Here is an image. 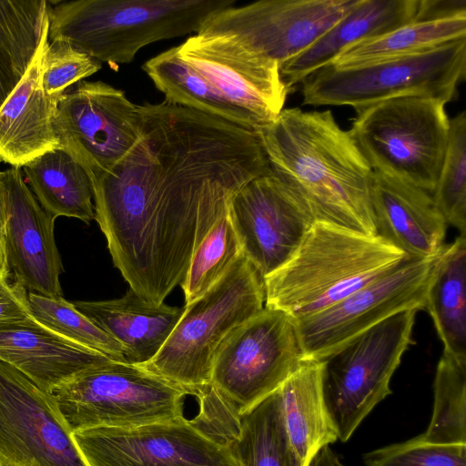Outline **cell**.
I'll list each match as a JSON object with an SVG mask.
<instances>
[{
	"label": "cell",
	"mask_w": 466,
	"mask_h": 466,
	"mask_svg": "<svg viewBox=\"0 0 466 466\" xmlns=\"http://www.w3.org/2000/svg\"><path fill=\"white\" fill-rule=\"evenodd\" d=\"M465 37L466 14L413 21L347 46L329 65L336 68L357 67L423 52Z\"/></svg>",
	"instance_id": "cell-28"
},
{
	"label": "cell",
	"mask_w": 466,
	"mask_h": 466,
	"mask_svg": "<svg viewBox=\"0 0 466 466\" xmlns=\"http://www.w3.org/2000/svg\"><path fill=\"white\" fill-rule=\"evenodd\" d=\"M307 360L295 319L264 306L219 346L208 387L239 419L278 390Z\"/></svg>",
	"instance_id": "cell-10"
},
{
	"label": "cell",
	"mask_w": 466,
	"mask_h": 466,
	"mask_svg": "<svg viewBox=\"0 0 466 466\" xmlns=\"http://www.w3.org/2000/svg\"><path fill=\"white\" fill-rule=\"evenodd\" d=\"M21 169L36 200L53 218H74L86 224L95 219L91 178L68 153L46 152Z\"/></svg>",
	"instance_id": "cell-26"
},
{
	"label": "cell",
	"mask_w": 466,
	"mask_h": 466,
	"mask_svg": "<svg viewBox=\"0 0 466 466\" xmlns=\"http://www.w3.org/2000/svg\"><path fill=\"white\" fill-rule=\"evenodd\" d=\"M419 4L420 0H357L329 30L280 66L288 92L329 65L347 46L415 21Z\"/></svg>",
	"instance_id": "cell-22"
},
{
	"label": "cell",
	"mask_w": 466,
	"mask_h": 466,
	"mask_svg": "<svg viewBox=\"0 0 466 466\" xmlns=\"http://www.w3.org/2000/svg\"><path fill=\"white\" fill-rule=\"evenodd\" d=\"M101 67V62L70 44L48 40L42 61V86L46 95L60 98L67 87Z\"/></svg>",
	"instance_id": "cell-36"
},
{
	"label": "cell",
	"mask_w": 466,
	"mask_h": 466,
	"mask_svg": "<svg viewBox=\"0 0 466 466\" xmlns=\"http://www.w3.org/2000/svg\"><path fill=\"white\" fill-rule=\"evenodd\" d=\"M264 281L243 255L185 311L159 352L139 365L197 396L210 382L219 346L238 326L262 310Z\"/></svg>",
	"instance_id": "cell-5"
},
{
	"label": "cell",
	"mask_w": 466,
	"mask_h": 466,
	"mask_svg": "<svg viewBox=\"0 0 466 466\" xmlns=\"http://www.w3.org/2000/svg\"><path fill=\"white\" fill-rule=\"evenodd\" d=\"M466 14V0H420L415 21L434 20Z\"/></svg>",
	"instance_id": "cell-38"
},
{
	"label": "cell",
	"mask_w": 466,
	"mask_h": 466,
	"mask_svg": "<svg viewBox=\"0 0 466 466\" xmlns=\"http://www.w3.org/2000/svg\"><path fill=\"white\" fill-rule=\"evenodd\" d=\"M230 442L241 466H303L289 438L279 389L241 415Z\"/></svg>",
	"instance_id": "cell-29"
},
{
	"label": "cell",
	"mask_w": 466,
	"mask_h": 466,
	"mask_svg": "<svg viewBox=\"0 0 466 466\" xmlns=\"http://www.w3.org/2000/svg\"><path fill=\"white\" fill-rule=\"evenodd\" d=\"M446 104L421 95L380 101L356 110L348 132L374 171L432 194L449 137Z\"/></svg>",
	"instance_id": "cell-6"
},
{
	"label": "cell",
	"mask_w": 466,
	"mask_h": 466,
	"mask_svg": "<svg viewBox=\"0 0 466 466\" xmlns=\"http://www.w3.org/2000/svg\"><path fill=\"white\" fill-rule=\"evenodd\" d=\"M365 466H466V444H436L420 435L370 451Z\"/></svg>",
	"instance_id": "cell-35"
},
{
	"label": "cell",
	"mask_w": 466,
	"mask_h": 466,
	"mask_svg": "<svg viewBox=\"0 0 466 466\" xmlns=\"http://www.w3.org/2000/svg\"><path fill=\"white\" fill-rule=\"evenodd\" d=\"M433 390L432 417L420 436L431 443L466 444V358L443 352Z\"/></svg>",
	"instance_id": "cell-31"
},
{
	"label": "cell",
	"mask_w": 466,
	"mask_h": 466,
	"mask_svg": "<svg viewBox=\"0 0 466 466\" xmlns=\"http://www.w3.org/2000/svg\"><path fill=\"white\" fill-rule=\"evenodd\" d=\"M0 466H18V465L0 457Z\"/></svg>",
	"instance_id": "cell-41"
},
{
	"label": "cell",
	"mask_w": 466,
	"mask_h": 466,
	"mask_svg": "<svg viewBox=\"0 0 466 466\" xmlns=\"http://www.w3.org/2000/svg\"><path fill=\"white\" fill-rule=\"evenodd\" d=\"M138 109V141L92 181L95 219L129 289L160 304L233 196L271 169L253 129L165 101Z\"/></svg>",
	"instance_id": "cell-1"
},
{
	"label": "cell",
	"mask_w": 466,
	"mask_h": 466,
	"mask_svg": "<svg viewBox=\"0 0 466 466\" xmlns=\"http://www.w3.org/2000/svg\"><path fill=\"white\" fill-rule=\"evenodd\" d=\"M443 352L466 358V235L443 245L431 266L425 307Z\"/></svg>",
	"instance_id": "cell-25"
},
{
	"label": "cell",
	"mask_w": 466,
	"mask_h": 466,
	"mask_svg": "<svg viewBox=\"0 0 466 466\" xmlns=\"http://www.w3.org/2000/svg\"><path fill=\"white\" fill-rule=\"evenodd\" d=\"M46 15L34 58L15 89L0 106V162L14 167L46 152L61 149L56 130L59 97L46 94L42 61L48 43Z\"/></svg>",
	"instance_id": "cell-20"
},
{
	"label": "cell",
	"mask_w": 466,
	"mask_h": 466,
	"mask_svg": "<svg viewBox=\"0 0 466 466\" xmlns=\"http://www.w3.org/2000/svg\"><path fill=\"white\" fill-rule=\"evenodd\" d=\"M336 466H344L338 459V461H336Z\"/></svg>",
	"instance_id": "cell-42"
},
{
	"label": "cell",
	"mask_w": 466,
	"mask_h": 466,
	"mask_svg": "<svg viewBox=\"0 0 466 466\" xmlns=\"http://www.w3.org/2000/svg\"><path fill=\"white\" fill-rule=\"evenodd\" d=\"M30 316L62 337L97 351L112 360L125 361L120 344L63 297L53 299L28 292Z\"/></svg>",
	"instance_id": "cell-33"
},
{
	"label": "cell",
	"mask_w": 466,
	"mask_h": 466,
	"mask_svg": "<svg viewBox=\"0 0 466 466\" xmlns=\"http://www.w3.org/2000/svg\"><path fill=\"white\" fill-rule=\"evenodd\" d=\"M76 308L117 341L125 361L143 365L161 350L185 307L153 304L131 289L121 298L76 301Z\"/></svg>",
	"instance_id": "cell-23"
},
{
	"label": "cell",
	"mask_w": 466,
	"mask_h": 466,
	"mask_svg": "<svg viewBox=\"0 0 466 466\" xmlns=\"http://www.w3.org/2000/svg\"><path fill=\"white\" fill-rule=\"evenodd\" d=\"M241 254V245L228 212L213 226L191 258L180 283L185 306L214 287Z\"/></svg>",
	"instance_id": "cell-32"
},
{
	"label": "cell",
	"mask_w": 466,
	"mask_h": 466,
	"mask_svg": "<svg viewBox=\"0 0 466 466\" xmlns=\"http://www.w3.org/2000/svg\"><path fill=\"white\" fill-rule=\"evenodd\" d=\"M9 279L0 274V321L30 316L28 291L17 282L10 283Z\"/></svg>",
	"instance_id": "cell-37"
},
{
	"label": "cell",
	"mask_w": 466,
	"mask_h": 466,
	"mask_svg": "<svg viewBox=\"0 0 466 466\" xmlns=\"http://www.w3.org/2000/svg\"><path fill=\"white\" fill-rule=\"evenodd\" d=\"M418 309L398 312L319 360L327 413L347 441L372 409L391 393L390 379L410 344Z\"/></svg>",
	"instance_id": "cell-8"
},
{
	"label": "cell",
	"mask_w": 466,
	"mask_h": 466,
	"mask_svg": "<svg viewBox=\"0 0 466 466\" xmlns=\"http://www.w3.org/2000/svg\"><path fill=\"white\" fill-rule=\"evenodd\" d=\"M177 49L185 62L258 127L272 122L283 110L289 92L277 63L220 36L195 34Z\"/></svg>",
	"instance_id": "cell-17"
},
{
	"label": "cell",
	"mask_w": 466,
	"mask_h": 466,
	"mask_svg": "<svg viewBox=\"0 0 466 466\" xmlns=\"http://www.w3.org/2000/svg\"><path fill=\"white\" fill-rule=\"evenodd\" d=\"M371 204L377 236L409 258L438 256L447 223L431 193L373 170Z\"/></svg>",
	"instance_id": "cell-21"
},
{
	"label": "cell",
	"mask_w": 466,
	"mask_h": 466,
	"mask_svg": "<svg viewBox=\"0 0 466 466\" xmlns=\"http://www.w3.org/2000/svg\"><path fill=\"white\" fill-rule=\"evenodd\" d=\"M140 113L125 93L101 81H80L58 101L61 149L94 181L110 172L140 137Z\"/></svg>",
	"instance_id": "cell-13"
},
{
	"label": "cell",
	"mask_w": 466,
	"mask_h": 466,
	"mask_svg": "<svg viewBox=\"0 0 466 466\" xmlns=\"http://www.w3.org/2000/svg\"><path fill=\"white\" fill-rule=\"evenodd\" d=\"M434 204L447 224L466 235V112L450 119L445 155L435 188Z\"/></svg>",
	"instance_id": "cell-34"
},
{
	"label": "cell",
	"mask_w": 466,
	"mask_h": 466,
	"mask_svg": "<svg viewBox=\"0 0 466 466\" xmlns=\"http://www.w3.org/2000/svg\"><path fill=\"white\" fill-rule=\"evenodd\" d=\"M434 259L406 256L390 270L336 304L295 319L306 358L321 360L398 312L424 309Z\"/></svg>",
	"instance_id": "cell-14"
},
{
	"label": "cell",
	"mask_w": 466,
	"mask_h": 466,
	"mask_svg": "<svg viewBox=\"0 0 466 466\" xmlns=\"http://www.w3.org/2000/svg\"><path fill=\"white\" fill-rule=\"evenodd\" d=\"M142 69L165 95V102L223 118L248 129L258 127L244 111L230 104L200 73L185 62L177 46L147 60Z\"/></svg>",
	"instance_id": "cell-27"
},
{
	"label": "cell",
	"mask_w": 466,
	"mask_h": 466,
	"mask_svg": "<svg viewBox=\"0 0 466 466\" xmlns=\"http://www.w3.org/2000/svg\"><path fill=\"white\" fill-rule=\"evenodd\" d=\"M111 360L62 337L31 316L0 321V361L48 394L81 373Z\"/></svg>",
	"instance_id": "cell-19"
},
{
	"label": "cell",
	"mask_w": 466,
	"mask_h": 466,
	"mask_svg": "<svg viewBox=\"0 0 466 466\" xmlns=\"http://www.w3.org/2000/svg\"><path fill=\"white\" fill-rule=\"evenodd\" d=\"M235 0H72L47 2L48 40L63 41L116 69L157 41L197 34Z\"/></svg>",
	"instance_id": "cell-4"
},
{
	"label": "cell",
	"mask_w": 466,
	"mask_h": 466,
	"mask_svg": "<svg viewBox=\"0 0 466 466\" xmlns=\"http://www.w3.org/2000/svg\"><path fill=\"white\" fill-rule=\"evenodd\" d=\"M255 131L271 172L316 221L377 236L373 169L331 111L283 109Z\"/></svg>",
	"instance_id": "cell-2"
},
{
	"label": "cell",
	"mask_w": 466,
	"mask_h": 466,
	"mask_svg": "<svg viewBox=\"0 0 466 466\" xmlns=\"http://www.w3.org/2000/svg\"><path fill=\"white\" fill-rule=\"evenodd\" d=\"M72 434L88 466H241L230 441L206 432L185 416Z\"/></svg>",
	"instance_id": "cell-12"
},
{
	"label": "cell",
	"mask_w": 466,
	"mask_h": 466,
	"mask_svg": "<svg viewBox=\"0 0 466 466\" xmlns=\"http://www.w3.org/2000/svg\"><path fill=\"white\" fill-rule=\"evenodd\" d=\"M357 0H263L214 12L197 34L231 40L279 67L329 30Z\"/></svg>",
	"instance_id": "cell-11"
},
{
	"label": "cell",
	"mask_w": 466,
	"mask_h": 466,
	"mask_svg": "<svg viewBox=\"0 0 466 466\" xmlns=\"http://www.w3.org/2000/svg\"><path fill=\"white\" fill-rule=\"evenodd\" d=\"M53 394L0 361V457L18 466H88Z\"/></svg>",
	"instance_id": "cell-15"
},
{
	"label": "cell",
	"mask_w": 466,
	"mask_h": 466,
	"mask_svg": "<svg viewBox=\"0 0 466 466\" xmlns=\"http://www.w3.org/2000/svg\"><path fill=\"white\" fill-rule=\"evenodd\" d=\"M337 456L329 445L322 447L312 458L308 466H336Z\"/></svg>",
	"instance_id": "cell-40"
},
{
	"label": "cell",
	"mask_w": 466,
	"mask_h": 466,
	"mask_svg": "<svg viewBox=\"0 0 466 466\" xmlns=\"http://www.w3.org/2000/svg\"><path fill=\"white\" fill-rule=\"evenodd\" d=\"M7 220V203L6 189L4 181L3 171L0 172V274L8 276L10 274L7 268L5 253V231Z\"/></svg>",
	"instance_id": "cell-39"
},
{
	"label": "cell",
	"mask_w": 466,
	"mask_h": 466,
	"mask_svg": "<svg viewBox=\"0 0 466 466\" xmlns=\"http://www.w3.org/2000/svg\"><path fill=\"white\" fill-rule=\"evenodd\" d=\"M7 220L5 253L10 278L28 292L62 297L64 268L55 240V218L36 200L21 167L3 171Z\"/></svg>",
	"instance_id": "cell-18"
},
{
	"label": "cell",
	"mask_w": 466,
	"mask_h": 466,
	"mask_svg": "<svg viewBox=\"0 0 466 466\" xmlns=\"http://www.w3.org/2000/svg\"><path fill=\"white\" fill-rule=\"evenodd\" d=\"M228 214L243 255L262 279L291 258L316 222L272 172L239 188L230 200Z\"/></svg>",
	"instance_id": "cell-16"
},
{
	"label": "cell",
	"mask_w": 466,
	"mask_h": 466,
	"mask_svg": "<svg viewBox=\"0 0 466 466\" xmlns=\"http://www.w3.org/2000/svg\"><path fill=\"white\" fill-rule=\"evenodd\" d=\"M466 73V37L423 52L357 67L327 65L300 84L303 105L356 110L386 99L421 95L452 101Z\"/></svg>",
	"instance_id": "cell-7"
},
{
	"label": "cell",
	"mask_w": 466,
	"mask_h": 466,
	"mask_svg": "<svg viewBox=\"0 0 466 466\" xmlns=\"http://www.w3.org/2000/svg\"><path fill=\"white\" fill-rule=\"evenodd\" d=\"M46 15V0H0V106L28 69Z\"/></svg>",
	"instance_id": "cell-30"
},
{
	"label": "cell",
	"mask_w": 466,
	"mask_h": 466,
	"mask_svg": "<svg viewBox=\"0 0 466 466\" xmlns=\"http://www.w3.org/2000/svg\"><path fill=\"white\" fill-rule=\"evenodd\" d=\"M406 256L380 238L316 221L291 258L263 279L265 307L294 319L341 300Z\"/></svg>",
	"instance_id": "cell-3"
},
{
	"label": "cell",
	"mask_w": 466,
	"mask_h": 466,
	"mask_svg": "<svg viewBox=\"0 0 466 466\" xmlns=\"http://www.w3.org/2000/svg\"><path fill=\"white\" fill-rule=\"evenodd\" d=\"M321 370L320 360L308 359L279 388L289 438L303 466L338 440L323 400Z\"/></svg>",
	"instance_id": "cell-24"
},
{
	"label": "cell",
	"mask_w": 466,
	"mask_h": 466,
	"mask_svg": "<svg viewBox=\"0 0 466 466\" xmlns=\"http://www.w3.org/2000/svg\"><path fill=\"white\" fill-rule=\"evenodd\" d=\"M190 392L139 365L111 360L86 370L53 396L73 431L134 428L183 415Z\"/></svg>",
	"instance_id": "cell-9"
}]
</instances>
